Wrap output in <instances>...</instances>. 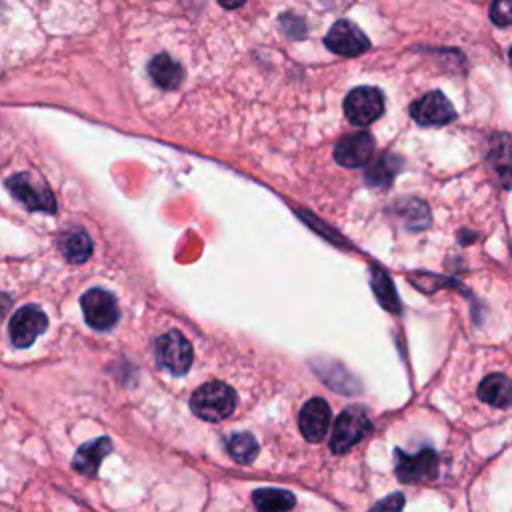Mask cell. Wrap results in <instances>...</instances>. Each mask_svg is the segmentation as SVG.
Returning <instances> with one entry per match:
<instances>
[{
    "label": "cell",
    "mask_w": 512,
    "mask_h": 512,
    "mask_svg": "<svg viewBox=\"0 0 512 512\" xmlns=\"http://www.w3.org/2000/svg\"><path fill=\"white\" fill-rule=\"evenodd\" d=\"M190 408L202 420H224L236 408V392L224 382H208L192 394Z\"/></svg>",
    "instance_id": "6da1fadb"
},
{
    "label": "cell",
    "mask_w": 512,
    "mask_h": 512,
    "mask_svg": "<svg viewBox=\"0 0 512 512\" xmlns=\"http://www.w3.org/2000/svg\"><path fill=\"white\" fill-rule=\"evenodd\" d=\"M384 112V96L378 88L358 86L344 98V114L356 126H368Z\"/></svg>",
    "instance_id": "7a4b0ae2"
},
{
    "label": "cell",
    "mask_w": 512,
    "mask_h": 512,
    "mask_svg": "<svg viewBox=\"0 0 512 512\" xmlns=\"http://www.w3.org/2000/svg\"><path fill=\"white\" fill-rule=\"evenodd\" d=\"M194 354L190 342L178 332L170 330L156 340V362L168 372L182 376L192 366Z\"/></svg>",
    "instance_id": "3957f363"
},
{
    "label": "cell",
    "mask_w": 512,
    "mask_h": 512,
    "mask_svg": "<svg viewBox=\"0 0 512 512\" xmlns=\"http://www.w3.org/2000/svg\"><path fill=\"white\" fill-rule=\"evenodd\" d=\"M6 188L10 194L22 202L28 210H40V212H54L56 200L50 192V188L42 182H38L32 174H16L6 180Z\"/></svg>",
    "instance_id": "277c9868"
},
{
    "label": "cell",
    "mask_w": 512,
    "mask_h": 512,
    "mask_svg": "<svg viewBox=\"0 0 512 512\" xmlns=\"http://www.w3.org/2000/svg\"><path fill=\"white\" fill-rule=\"evenodd\" d=\"M80 306L86 322L94 330H110L118 322L120 310L116 298L102 288H90L88 292H84L80 298Z\"/></svg>",
    "instance_id": "5b68a950"
},
{
    "label": "cell",
    "mask_w": 512,
    "mask_h": 512,
    "mask_svg": "<svg viewBox=\"0 0 512 512\" xmlns=\"http://www.w3.org/2000/svg\"><path fill=\"white\" fill-rule=\"evenodd\" d=\"M370 420L366 416V412L358 406H352L348 410H344L338 420L334 422V430H332V438H330V448L336 454L346 452L348 448H352L360 438L366 436V432L370 430Z\"/></svg>",
    "instance_id": "8992f818"
},
{
    "label": "cell",
    "mask_w": 512,
    "mask_h": 512,
    "mask_svg": "<svg viewBox=\"0 0 512 512\" xmlns=\"http://www.w3.org/2000/svg\"><path fill=\"white\" fill-rule=\"evenodd\" d=\"M46 328H48L46 314L38 306L28 304L16 310L8 330H10V340L16 348H28Z\"/></svg>",
    "instance_id": "52a82bcc"
},
{
    "label": "cell",
    "mask_w": 512,
    "mask_h": 512,
    "mask_svg": "<svg viewBox=\"0 0 512 512\" xmlns=\"http://www.w3.org/2000/svg\"><path fill=\"white\" fill-rule=\"evenodd\" d=\"M324 44L330 52L340 56H358L370 48L366 34L350 20H338L326 34Z\"/></svg>",
    "instance_id": "ba28073f"
},
{
    "label": "cell",
    "mask_w": 512,
    "mask_h": 512,
    "mask_svg": "<svg viewBox=\"0 0 512 512\" xmlns=\"http://www.w3.org/2000/svg\"><path fill=\"white\" fill-rule=\"evenodd\" d=\"M410 114L422 126H440V124H448V122H452L456 118L454 106L438 90L428 92L422 98H418L410 106Z\"/></svg>",
    "instance_id": "9c48e42d"
},
{
    "label": "cell",
    "mask_w": 512,
    "mask_h": 512,
    "mask_svg": "<svg viewBox=\"0 0 512 512\" xmlns=\"http://www.w3.org/2000/svg\"><path fill=\"white\" fill-rule=\"evenodd\" d=\"M374 152V138L368 132H354L344 136L334 150L338 164L346 168H358L370 160Z\"/></svg>",
    "instance_id": "30bf717a"
},
{
    "label": "cell",
    "mask_w": 512,
    "mask_h": 512,
    "mask_svg": "<svg viewBox=\"0 0 512 512\" xmlns=\"http://www.w3.org/2000/svg\"><path fill=\"white\" fill-rule=\"evenodd\" d=\"M300 432L310 442H320L330 428V406L322 398H312L300 410Z\"/></svg>",
    "instance_id": "8fae6325"
},
{
    "label": "cell",
    "mask_w": 512,
    "mask_h": 512,
    "mask_svg": "<svg viewBox=\"0 0 512 512\" xmlns=\"http://www.w3.org/2000/svg\"><path fill=\"white\" fill-rule=\"evenodd\" d=\"M436 454L430 450H424L416 456H406L398 452V464L396 474L402 482H420L428 480L436 474Z\"/></svg>",
    "instance_id": "7c38bea8"
},
{
    "label": "cell",
    "mask_w": 512,
    "mask_h": 512,
    "mask_svg": "<svg viewBox=\"0 0 512 512\" xmlns=\"http://www.w3.org/2000/svg\"><path fill=\"white\" fill-rule=\"evenodd\" d=\"M112 452V442L110 438L102 436V438H94L86 444H82L78 450H76V456L72 460V468L88 478L96 476L98 472V466L100 462Z\"/></svg>",
    "instance_id": "4fadbf2b"
},
{
    "label": "cell",
    "mask_w": 512,
    "mask_h": 512,
    "mask_svg": "<svg viewBox=\"0 0 512 512\" xmlns=\"http://www.w3.org/2000/svg\"><path fill=\"white\" fill-rule=\"evenodd\" d=\"M58 248H60L62 256L68 262L80 264V262H86L90 258V254H92V240L86 234V230L70 228L64 234H60Z\"/></svg>",
    "instance_id": "5bb4252c"
},
{
    "label": "cell",
    "mask_w": 512,
    "mask_h": 512,
    "mask_svg": "<svg viewBox=\"0 0 512 512\" xmlns=\"http://www.w3.org/2000/svg\"><path fill=\"white\" fill-rule=\"evenodd\" d=\"M148 74L150 78L164 90H174L180 86L182 78H184V70L182 66L172 60L168 54H158L150 60L148 64Z\"/></svg>",
    "instance_id": "9a60e30c"
},
{
    "label": "cell",
    "mask_w": 512,
    "mask_h": 512,
    "mask_svg": "<svg viewBox=\"0 0 512 512\" xmlns=\"http://www.w3.org/2000/svg\"><path fill=\"white\" fill-rule=\"evenodd\" d=\"M478 396L490 406L506 408L512 404V380L504 374H490L478 386Z\"/></svg>",
    "instance_id": "2e32d148"
},
{
    "label": "cell",
    "mask_w": 512,
    "mask_h": 512,
    "mask_svg": "<svg viewBox=\"0 0 512 512\" xmlns=\"http://www.w3.org/2000/svg\"><path fill=\"white\" fill-rule=\"evenodd\" d=\"M252 500H254V506L258 510H290L296 502L290 492L278 490V488L256 490Z\"/></svg>",
    "instance_id": "e0dca14e"
},
{
    "label": "cell",
    "mask_w": 512,
    "mask_h": 512,
    "mask_svg": "<svg viewBox=\"0 0 512 512\" xmlns=\"http://www.w3.org/2000/svg\"><path fill=\"white\" fill-rule=\"evenodd\" d=\"M228 452L240 464H250L258 454V442L248 432H238L228 438Z\"/></svg>",
    "instance_id": "ac0fdd59"
},
{
    "label": "cell",
    "mask_w": 512,
    "mask_h": 512,
    "mask_svg": "<svg viewBox=\"0 0 512 512\" xmlns=\"http://www.w3.org/2000/svg\"><path fill=\"white\" fill-rule=\"evenodd\" d=\"M490 20L496 26H510L512 24V0H492Z\"/></svg>",
    "instance_id": "d6986e66"
},
{
    "label": "cell",
    "mask_w": 512,
    "mask_h": 512,
    "mask_svg": "<svg viewBox=\"0 0 512 512\" xmlns=\"http://www.w3.org/2000/svg\"><path fill=\"white\" fill-rule=\"evenodd\" d=\"M10 304H12V302H10V298H8L6 294H2V292H0V322H2V318L6 316V312L10 310Z\"/></svg>",
    "instance_id": "ffe728a7"
},
{
    "label": "cell",
    "mask_w": 512,
    "mask_h": 512,
    "mask_svg": "<svg viewBox=\"0 0 512 512\" xmlns=\"http://www.w3.org/2000/svg\"><path fill=\"white\" fill-rule=\"evenodd\" d=\"M224 8H238V6H242L246 0H218Z\"/></svg>",
    "instance_id": "44dd1931"
},
{
    "label": "cell",
    "mask_w": 512,
    "mask_h": 512,
    "mask_svg": "<svg viewBox=\"0 0 512 512\" xmlns=\"http://www.w3.org/2000/svg\"><path fill=\"white\" fill-rule=\"evenodd\" d=\"M508 56H510V64H512V48H510V54H508Z\"/></svg>",
    "instance_id": "7402d4cb"
}]
</instances>
